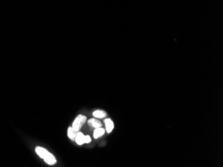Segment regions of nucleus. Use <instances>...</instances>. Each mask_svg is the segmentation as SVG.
Returning <instances> with one entry per match:
<instances>
[{
	"label": "nucleus",
	"mask_w": 223,
	"mask_h": 167,
	"mask_svg": "<svg viewBox=\"0 0 223 167\" xmlns=\"http://www.w3.org/2000/svg\"><path fill=\"white\" fill-rule=\"evenodd\" d=\"M87 120V118L86 116L82 115H79L77 116L76 119H75L74 121L73 122V124H72V128L74 129V130H75L77 132L80 131V129H82V126L84 125V123H86Z\"/></svg>",
	"instance_id": "nucleus-1"
},
{
	"label": "nucleus",
	"mask_w": 223,
	"mask_h": 167,
	"mask_svg": "<svg viewBox=\"0 0 223 167\" xmlns=\"http://www.w3.org/2000/svg\"><path fill=\"white\" fill-rule=\"evenodd\" d=\"M42 159L44 160V161H45L47 164H50V165H53V164L56 163V157L48 151L46 152V153L44 154V156Z\"/></svg>",
	"instance_id": "nucleus-2"
},
{
	"label": "nucleus",
	"mask_w": 223,
	"mask_h": 167,
	"mask_svg": "<svg viewBox=\"0 0 223 167\" xmlns=\"http://www.w3.org/2000/svg\"><path fill=\"white\" fill-rule=\"evenodd\" d=\"M104 123L106 125V131H107L108 133H110L113 131L114 127L113 121L110 119H106L104 120Z\"/></svg>",
	"instance_id": "nucleus-3"
},
{
	"label": "nucleus",
	"mask_w": 223,
	"mask_h": 167,
	"mask_svg": "<svg viewBox=\"0 0 223 167\" xmlns=\"http://www.w3.org/2000/svg\"><path fill=\"white\" fill-rule=\"evenodd\" d=\"M75 141L78 145H82L85 143V135L82 132L78 131L77 133L76 138H75Z\"/></svg>",
	"instance_id": "nucleus-4"
},
{
	"label": "nucleus",
	"mask_w": 223,
	"mask_h": 167,
	"mask_svg": "<svg viewBox=\"0 0 223 167\" xmlns=\"http://www.w3.org/2000/svg\"><path fill=\"white\" fill-rule=\"evenodd\" d=\"M105 133V129L102 127H98V128H96L94 131V138L95 139H97L100 136H102L104 135V134Z\"/></svg>",
	"instance_id": "nucleus-5"
},
{
	"label": "nucleus",
	"mask_w": 223,
	"mask_h": 167,
	"mask_svg": "<svg viewBox=\"0 0 223 167\" xmlns=\"http://www.w3.org/2000/svg\"><path fill=\"white\" fill-rule=\"evenodd\" d=\"M88 123L89 125H90L94 128H98V127H102V124L101 123V122L98 121V120L96 119H90L88 120Z\"/></svg>",
	"instance_id": "nucleus-6"
},
{
	"label": "nucleus",
	"mask_w": 223,
	"mask_h": 167,
	"mask_svg": "<svg viewBox=\"0 0 223 167\" xmlns=\"http://www.w3.org/2000/svg\"><path fill=\"white\" fill-rule=\"evenodd\" d=\"M92 115L94 117H96V118H98V119L104 118V117L106 116V112L102 110H95V111L93 112Z\"/></svg>",
	"instance_id": "nucleus-7"
},
{
	"label": "nucleus",
	"mask_w": 223,
	"mask_h": 167,
	"mask_svg": "<svg viewBox=\"0 0 223 167\" xmlns=\"http://www.w3.org/2000/svg\"><path fill=\"white\" fill-rule=\"evenodd\" d=\"M77 133V131L74 130L72 126H70V127L68 129V137L72 140H75V138H76Z\"/></svg>",
	"instance_id": "nucleus-8"
},
{
	"label": "nucleus",
	"mask_w": 223,
	"mask_h": 167,
	"mask_svg": "<svg viewBox=\"0 0 223 167\" xmlns=\"http://www.w3.org/2000/svg\"><path fill=\"white\" fill-rule=\"evenodd\" d=\"M91 141V137L89 135H86L85 136V143H89Z\"/></svg>",
	"instance_id": "nucleus-9"
}]
</instances>
